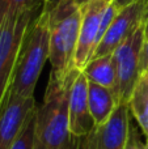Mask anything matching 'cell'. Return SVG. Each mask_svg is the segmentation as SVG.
<instances>
[{"label": "cell", "mask_w": 148, "mask_h": 149, "mask_svg": "<svg viewBox=\"0 0 148 149\" xmlns=\"http://www.w3.org/2000/svg\"><path fill=\"white\" fill-rule=\"evenodd\" d=\"M144 38L146 36H144L143 24L113 52L115 74H117V81L113 93H114L117 106L122 103L127 105L131 92L142 73L140 52Z\"/></svg>", "instance_id": "cell-5"}, {"label": "cell", "mask_w": 148, "mask_h": 149, "mask_svg": "<svg viewBox=\"0 0 148 149\" xmlns=\"http://www.w3.org/2000/svg\"><path fill=\"white\" fill-rule=\"evenodd\" d=\"M75 71L66 81L50 73L42 103L36 110L34 149H64L75 140L70 134L68 98Z\"/></svg>", "instance_id": "cell-1"}, {"label": "cell", "mask_w": 148, "mask_h": 149, "mask_svg": "<svg viewBox=\"0 0 148 149\" xmlns=\"http://www.w3.org/2000/svg\"><path fill=\"white\" fill-rule=\"evenodd\" d=\"M144 36L148 38V16H147L146 21H144Z\"/></svg>", "instance_id": "cell-21"}, {"label": "cell", "mask_w": 148, "mask_h": 149, "mask_svg": "<svg viewBox=\"0 0 148 149\" xmlns=\"http://www.w3.org/2000/svg\"><path fill=\"white\" fill-rule=\"evenodd\" d=\"M148 16V0H136L135 3L118 10L108 31L100 41L93 58L113 54L139 26L144 24ZM92 58V59H93Z\"/></svg>", "instance_id": "cell-6"}, {"label": "cell", "mask_w": 148, "mask_h": 149, "mask_svg": "<svg viewBox=\"0 0 148 149\" xmlns=\"http://www.w3.org/2000/svg\"><path fill=\"white\" fill-rule=\"evenodd\" d=\"M36 110L37 106L29 114L28 119L25 120L20 134L17 135L15 143L10 149H34V124H36Z\"/></svg>", "instance_id": "cell-14"}, {"label": "cell", "mask_w": 148, "mask_h": 149, "mask_svg": "<svg viewBox=\"0 0 148 149\" xmlns=\"http://www.w3.org/2000/svg\"><path fill=\"white\" fill-rule=\"evenodd\" d=\"M43 4L8 15L0 24V107L9 90L18 52L30 22L43 9Z\"/></svg>", "instance_id": "cell-4"}, {"label": "cell", "mask_w": 148, "mask_h": 149, "mask_svg": "<svg viewBox=\"0 0 148 149\" xmlns=\"http://www.w3.org/2000/svg\"><path fill=\"white\" fill-rule=\"evenodd\" d=\"M135 1L136 0H113V3L117 5L118 9H122V8L127 7V5L133 4V3H135Z\"/></svg>", "instance_id": "cell-18"}, {"label": "cell", "mask_w": 148, "mask_h": 149, "mask_svg": "<svg viewBox=\"0 0 148 149\" xmlns=\"http://www.w3.org/2000/svg\"><path fill=\"white\" fill-rule=\"evenodd\" d=\"M123 149H146V144L142 141L140 136L138 134V130H136V126H133L131 123L130 127H128L127 140H126Z\"/></svg>", "instance_id": "cell-16"}, {"label": "cell", "mask_w": 148, "mask_h": 149, "mask_svg": "<svg viewBox=\"0 0 148 149\" xmlns=\"http://www.w3.org/2000/svg\"><path fill=\"white\" fill-rule=\"evenodd\" d=\"M73 1H75L76 4H77V5H81V4H83V3L88 1V0H73Z\"/></svg>", "instance_id": "cell-22"}, {"label": "cell", "mask_w": 148, "mask_h": 149, "mask_svg": "<svg viewBox=\"0 0 148 149\" xmlns=\"http://www.w3.org/2000/svg\"><path fill=\"white\" fill-rule=\"evenodd\" d=\"M128 110L148 140V72L140 73L128 98Z\"/></svg>", "instance_id": "cell-12"}, {"label": "cell", "mask_w": 148, "mask_h": 149, "mask_svg": "<svg viewBox=\"0 0 148 149\" xmlns=\"http://www.w3.org/2000/svg\"><path fill=\"white\" fill-rule=\"evenodd\" d=\"M88 105L94 126L102 124L112 116L117 107L112 89L88 80Z\"/></svg>", "instance_id": "cell-11"}, {"label": "cell", "mask_w": 148, "mask_h": 149, "mask_svg": "<svg viewBox=\"0 0 148 149\" xmlns=\"http://www.w3.org/2000/svg\"><path fill=\"white\" fill-rule=\"evenodd\" d=\"M45 9L49 13L50 73L59 81H66L77 71L75 67V54L81 22L80 7L73 0H62L54 7Z\"/></svg>", "instance_id": "cell-3"}, {"label": "cell", "mask_w": 148, "mask_h": 149, "mask_svg": "<svg viewBox=\"0 0 148 149\" xmlns=\"http://www.w3.org/2000/svg\"><path fill=\"white\" fill-rule=\"evenodd\" d=\"M36 107L33 98L7 94L0 107V149H10L29 114Z\"/></svg>", "instance_id": "cell-10"}, {"label": "cell", "mask_w": 148, "mask_h": 149, "mask_svg": "<svg viewBox=\"0 0 148 149\" xmlns=\"http://www.w3.org/2000/svg\"><path fill=\"white\" fill-rule=\"evenodd\" d=\"M146 149H148V140H147V143H146Z\"/></svg>", "instance_id": "cell-23"}, {"label": "cell", "mask_w": 148, "mask_h": 149, "mask_svg": "<svg viewBox=\"0 0 148 149\" xmlns=\"http://www.w3.org/2000/svg\"><path fill=\"white\" fill-rule=\"evenodd\" d=\"M83 72L89 81L114 90L117 74H115V63L113 54L91 59Z\"/></svg>", "instance_id": "cell-13"}, {"label": "cell", "mask_w": 148, "mask_h": 149, "mask_svg": "<svg viewBox=\"0 0 148 149\" xmlns=\"http://www.w3.org/2000/svg\"><path fill=\"white\" fill-rule=\"evenodd\" d=\"M43 3L45 0H0V24L8 15L30 9Z\"/></svg>", "instance_id": "cell-15"}, {"label": "cell", "mask_w": 148, "mask_h": 149, "mask_svg": "<svg viewBox=\"0 0 148 149\" xmlns=\"http://www.w3.org/2000/svg\"><path fill=\"white\" fill-rule=\"evenodd\" d=\"M130 127V110L122 103L105 123L94 126L81 139V149H123Z\"/></svg>", "instance_id": "cell-8"}, {"label": "cell", "mask_w": 148, "mask_h": 149, "mask_svg": "<svg viewBox=\"0 0 148 149\" xmlns=\"http://www.w3.org/2000/svg\"><path fill=\"white\" fill-rule=\"evenodd\" d=\"M112 0H88L80 7L81 22L77 47L75 54V67L83 71L98 46V31L101 20Z\"/></svg>", "instance_id": "cell-7"}, {"label": "cell", "mask_w": 148, "mask_h": 149, "mask_svg": "<svg viewBox=\"0 0 148 149\" xmlns=\"http://www.w3.org/2000/svg\"><path fill=\"white\" fill-rule=\"evenodd\" d=\"M70 134L75 139H83L94 127L88 105V79L83 71H79L70 86L68 98Z\"/></svg>", "instance_id": "cell-9"}, {"label": "cell", "mask_w": 148, "mask_h": 149, "mask_svg": "<svg viewBox=\"0 0 148 149\" xmlns=\"http://www.w3.org/2000/svg\"><path fill=\"white\" fill-rule=\"evenodd\" d=\"M140 70L142 72L147 71L148 72V38L146 37L143 42V47H142L140 52Z\"/></svg>", "instance_id": "cell-17"}, {"label": "cell", "mask_w": 148, "mask_h": 149, "mask_svg": "<svg viewBox=\"0 0 148 149\" xmlns=\"http://www.w3.org/2000/svg\"><path fill=\"white\" fill-rule=\"evenodd\" d=\"M47 60H50L49 13L43 8L34 17L25 33L7 94L33 98L37 81Z\"/></svg>", "instance_id": "cell-2"}, {"label": "cell", "mask_w": 148, "mask_h": 149, "mask_svg": "<svg viewBox=\"0 0 148 149\" xmlns=\"http://www.w3.org/2000/svg\"><path fill=\"white\" fill-rule=\"evenodd\" d=\"M59 1H62V0H45V8H51L54 7L55 4H58Z\"/></svg>", "instance_id": "cell-20"}, {"label": "cell", "mask_w": 148, "mask_h": 149, "mask_svg": "<svg viewBox=\"0 0 148 149\" xmlns=\"http://www.w3.org/2000/svg\"><path fill=\"white\" fill-rule=\"evenodd\" d=\"M80 144H81V140H80V139H75L70 145H67V147H66L64 149H79Z\"/></svg>", "instance_id": "cell-19"}]
</instances>
